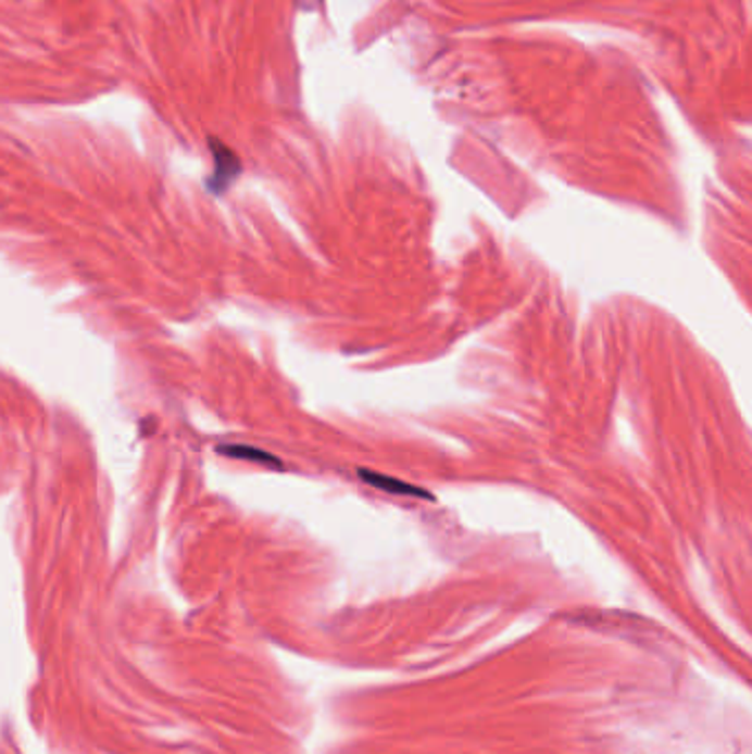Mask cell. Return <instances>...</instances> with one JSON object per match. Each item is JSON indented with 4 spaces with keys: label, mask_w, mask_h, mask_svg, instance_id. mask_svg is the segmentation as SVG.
<instances>
[{
    "label": "cell",
    "mask_w": 752,
    "mask_h": 754,
    "mask_svg": "<svg viewBox=\"0 0 752 754\" xmlns=\"http://www.w3.org/2000/svg\"><path fill=\"white\" fill-rule=\"evenodd\" d=\"M360 479L371 486V488H378V490H385L389 494H402V497H422V499H433L426 490L422 488H415L406 481H400V479H393V477H387V475H380V473H373V470H360L358 473Z\"/></svg>",
    "instance_id": "1"
},
{
    "label": "cell",
    "mask_w": 752,
    "mask_h": 754,
    "mask_svg": "<svg viewBox=\"0 0 752 754\" xmlns=\"http://www.w3.org/2000/svg\"><path fill=\"white\" fill-rule=\"evenodd\" d=\"M216 452H218V455L233 457V460L254 462V464H261V466H267V468L283 470L280 460H276L274 455H270V452H265V450H261V448H254V445H246V443H230V445H218V448H216Z\"/></svg>",
    "instance_id": "2"
}]
</instances>
